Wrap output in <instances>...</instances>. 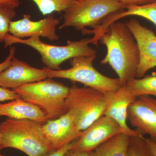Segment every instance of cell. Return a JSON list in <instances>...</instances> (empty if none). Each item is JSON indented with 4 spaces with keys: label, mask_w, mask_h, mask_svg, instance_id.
<instances>
[{
    "label": "cell",
    "mask_w": 156,
    "mask_h": 156,
    "mask_svg": "<svg viewBox=\"0 0 156 156\" xmlns=\"http://www.w3.org/2000/svg\"><path fill=\"white\" fill-rule=\"evenodd\" d=\"M98 41L107 48L106 56L101 63L111 66L123 86L136 78L140 62L139 48L126 23H112Z\"/></svg>",
    "instance_id": "cell-1"
},
{
    "label": "cell",
    "mask_w": 156,
    "mask_h": 156,
    "mask_svg": "<svg viewBox=\"0 0 156 156\" xmlns=\"http://www.w3.org/2000/svg\"><path fill=\"white\" fill-rule=\"evenodd\" d=\"M1 149L12 148L28 156H44L54 151L45 137L41 123L7 118L0 124Z\"/></svg>",
    "instance_id": "cell-2"
},
{
    "label": "cell",
    "mask_w": 156,
    "mask_h": 156,
    "mask_svg": "<svg viewBox=\"0 0 156 156\" xmlns=\"http://www.w3.org/2000/svg\"><path fill=\"white\" fill-rule=\"evenodd\" d=\"M126 10V5L115 0H76L64 11L60 29L74 27L82 32L89 27L99 28L109 17Z\"/></svg>",
    "instance_id": "cell-3"
},
{
    "label": "cell",
    "mask_w": 156,
    "mask_h": 156,
    "mask_svg": "<svg viewBox=\"0 0 156 156\" xmlns=\"http://www.w3.org/2000/svg\"><path fill=\"white\" fill-rule=\"evenodd\" d=\"M20 98L42 110L48 120L54 119L67 112L66 99L69 87L47 78L13 89Z\"/></svg>",
    "instance_id": "cell-4"
},
{
    "label": "cell",
    "mask_w": 156,
    "mask_h": 156,
    "mask_svg": "<svg viewBox=\"0 0 156 156\" xmlns=\"http://www.w3.org/2000/svg\"><path fill=\"white\" fill-rule=\"evenodd\" d=\"M90 39L68 41L65 46H56L44 43L39 37L22 39L9 34L5 39V48L15 44L30 46L40 53L42 62L48 68L59 70L60 65L68 59L80 56H96L97 51L89 46Z\"/></svg>",
    "instance_id": "cell-5"
},
{
    "label": "cell",
    "mask_w": 156,
    "mask_h": 156,
    "mask_svg": "<svg viewBox=\"0 0 156 156\" xmlns=\"http://www.w3.org/2000/svg\"><path fill=\"white\" fill-rule=\"evenodd\" d=\"M67 112L72 116L78 129L83 131L104 115L105 94L93 88L70 87L66 99Z\"/></svg>",
    "instance_id": "cell-6"
},
{
    "label": "cell",
    "mask_w": 156,
    "mask_h": 156,
    "mask_svg": "<svg viewBox=\"0 0 156 156\" xmlns=\"http://www.w3.org/2000/svg\"><path fill=\"white\" fill-rule=\"evenodd\" d=\"M96 56H80L71 59V67L66 69H48V78H62L79 82L85 87L104 93L115 91L122 86L118 78L108 77L95 69L92 62Z\"/></svg>",
    "instance_id": "cell-7"
},
{
    "label": "cell",
    "mask_w": 156,
    "mask_h": 156,
    "mask_svg": "<svg viewBox=\"0 0 156 156\" xmlns=\"http://www.w3.org/2000/svg\"><path fill=\"white\" fill-rule=\"evenodd\" d=\"M121 133L122 131L119 125L103 115L83 131L81 136L73 141L71 150L94 151L101 144Z\"/></svg>",
    "instance_id": "cell-8"
},
{
    "label": "cell",
    "mask_w": 156,
    "mask_h": 156,
    "mask_svg": "<svg viewBox=\"0 0 156 156\" xmlns=\"http://www.w3.org/2000/svg\"><path fill=\"white\" fill-rule=\"evenodd\" d=\"M128 119L134 130L156 141V98L149 95L137 97L128 108Z\"/></svg>",
    "instance_id": "cell-9"
},
{
    "label": "cell",
    "mask_w": 156,
    "mask_h": 156,
    "mask_svg": "<svg viewBox=\"0 0 156 156\" xmlns=\"http://www.w3.org/2000/svg\"><path fill=\"white\" fill-rule=\"evenodd\" d=\"M126 23L138 45L140 62L136 77L142 78L156 66V35L153 31L142 25L135 18H131Z\"/></svg>",
    "instance_id": "cell-10"
},
{
    "label": "cell",
    "mask_w": 156,
    "mask_h": 156,
    "mask_svg": "<svg viewBox=\"0 0 156 156\" xmlns=\"http://www.w3.org/2000/svg\"><path fill=\"white\" fill-rule=\"evenodd\" d=\"M31 18L30 15L25 14L22 19L11 21L9 33L13 36L22 39L42 37L54 41L59 39L56 27L60 23V20L51 15L37 21H34Z\"/></svg>",
    "instance_id": "cell-11"
},
{
    "label": "cell",
    "mask_w": 156,
    "mask_h": 156,
    "mask_svg": "<svg viewBox=\"0 0 156 156\" xmlns=\"http://www.w3.org/2000/svg\"><path fill=\"white\" fill-rule=\"evenodd\" d=\"M105 94L106 105L104 115L118 123L122 133L130 136L140 134L136 130L131 129L127 123L128 108L137 97L132 94L126 85L122 86L116 91Z\"/></svg>",
    "instance_id": "cell-12"
},
{
    "label": "cell",
    "mask_w": 156,
    "mask_h": 156,
    "mask_svg": "<svg viewBox=\"0 0 156 156\" xmlns=\"http://www.w3.org/2000/svg\"><path fill=\"white\" fill-rule=\"evenodd\" d=\"M47 78L48 68H36L14 56L10 66L0 74V86L14 89Z\"/></svg>",
    "instance_id": "cell-13"
},
{
    "label": "cell",
    "mask_w": 156,
    "mask_h": 156,
    "mask_svg": "<svg viewBox=\"0 0 156 156\" xmlns=\"http://www.w3.org/2000/svg\"><path fill=\"white\" fill-rule=\"evenodd\" d=\"M42 130L54 150L78 139L83 132L78 129L69 112L57 119L48 120L42 125Z\"/></svg>",
    "instance_id": "cell-14"
},
{
    "label": "cell",
    "mask_w": 156,
    "mask_h": 156,
    "mask_svg": "<svg viewBox=\"0 0 156 156\" xmlns=\"http://www.w3.org/2000/svg\"><path fill=\"white\" fill-rule=\"evenodd\" d=\"M0 116L15 119H28L38 122H45L48 119L38 107L28 101L17 98L6 103H0Z\"/></svg>",
    "instance_id": "cell-15"
},
{
    "label": "cell",
    "mask_w": 156,
    "mask_h": 156,
    "mask_svg": "<svg viewBox=\"0 0 156 156\" xmlns=\"http://www.w3.org/2000/svg\"><path fill=\"white\" fill-rule=\"evenodd\" d=\"M130 139L129 135L119 133L98 147L95 156H128Z\"/></svg>",
    "instance_id": "cell-16"
},
{
    "label": "cell",
    "mask_w": 156,
    "mask_h": 156,
    "mask_svg": "<svg viewBox=\"0 0 156 156\" xmlns=\"http://www.w3.org/2000/svg\"><path fill=\"white\" fill-rule=\"evenodd\" d=\"M131 15L144 17L152 22L156 27V2L143 5L126 6L124 12L109 17L101 27L100 30L103 31L112 23Z\"/></svg>",
    "instance_id": "cell-17"
},
{
    "label": "cell",
    "mask_w": 156,
    "mask_h": 156,
    "mask_svg": "<svg viewBox=\"0 0 156 156\" xmlns=\"http://www.w3.org/2000/svg\"><path fill=\"white\" fill-rule=\"evenodd\" d=\"M126 86L135 97L149 95L156 98V75L146 76L138 79L134 78L128 82Z\"/></svg>",
    "instance_id": "cell-18"
},
{
    "label": "cell",
    "mask_w": 156,
    "mask_h": 156,
    "mask_svg": "<svg viewBox=\"0 0 156 156\" xmlns=\"http://www.w3.org/2000/svg\"><path fill=\"white\" fill-rule=\"evenodd\" d=\"M37 6L42 15H51L61 12L69 8L76 0H32Z\"/></svg>",
    "instance_id": "cell-19"
},
{
    "label": "cell",
    "mask_w": 156,
    "mask_h": 156,
    "mask_svg": "<svg viewBox=\"0 0 156 156\" xmlns=\"http://www.w3.org/2000/svg\"><path fill=\"white\" fill-rule=\"evenodd\" d=\"M128 156H153L144 136H130Z\"/></svg>",
    "instance_id": "cell-20"
},
{
    "label": "cell",
    "mask_w": 156,
    "mask_h": 156,
    "mask_svg": "<svg viewBox=\"0 0 156 156\" xmlns=\"http://www.w3.org/2000/svg\"><path fill=\"white\" fill-rule=\"evenodd\" d=\"M16 15L15 9L0 6V43L9 34L10 23Z\"/></svg>",
    "instance_id": "cell-21"
},
{
    "label": "cell",
    "mask_w": 156,
    "mask_h": 156,
    "mask_svg": "<svg viewBox=\"0 0 156 156\" xmlns=\"http://www.w3.org/2000/svg\"><path fill=\"white\" fill-rule=\"evenodd\" d=\"M19 98H20V95L14 90H11L0 86V102Z\"/></svg>",
    "instance_id": "cell-22"
},
{
    "label": "cell",
    "mask_w": 156,
    "mask_h": 156,
    "mask_svg": "<svg viewBox=\"0 0 156 156\" xmlns=\"http://www.w3.org/2000/svg\"><path fill=\"white\" fill-rule=\"evenodd\" d=\"M73 141L67 144L58 149L50 152L44 156H65L67 152L71 149L73 147L74 144Z\"/></svg>",
    "instance_id": "cell-23"
},
{
    "label": "cell",
    "mask_w": 156,
    "mask_h": 156,
    "mask_svg": "<svg viewBox=\"0 0 156 156\" xmlns=\"http://www.w3.org/2000/svg\"><path fill=\"white\" fill-rule=\"evenodd\" d=\"M16 51V48L12 47L10 49L9 56L6 58L5 61L0 63V74L7 69L11 65L12 59L14 57Z\"/></svg>",
    "instance_id": "cell-24"
},
{
    "label": "cell",
    "mask_w": 156,
    "mask_h": 156,
    "mask_svg": "<svg viewBox=\"0 0 156 156\" xmlns=\"http://www.w3.org/2000/svg\"><path fill=\"white\" fill-rule=\"evenodd\" d=\"M125 5H143L155 2L156 0H115Z\"/></svg>",
    "instance_id": "cell-25"
},
{
    "label": "cell",
    "mask_w": 156,
    "mask_h": 156,
    "mask_svg": "<svg viewBox=\"0 0 156 156\" xmlns=\"http://www.w3.org/2000/svg\"><path fill=\"white\" fill-rule=\"evenodd\" d=\"M65 156H95V152L70 150Z\"/></svg>",
    "instance_id": "cell-26"
},
{
    "label": "cell",
    "mask_w": 156,
    "mask_h": 156,
    "mask_svg": "<svg viewBox=\"0 0 156 156\" xmlns=\"http://www.w3.org/2000/svg\"><path fill=\"white\" fill-rule=\"evenodd\" d=\"M20 5V0H0V6L15 9Z\"/></svg>",
    "instance_id": "cell-27"
},
{
    "label": "cell",
    "mask_w": 156,
    "mask_h": 156,
    "mask_svg": "<svg viewBox=\"0 0 156 156\" xmlns=\"http://www.w3.org/2000/svg\"><path fill=\"white\" fill-rule=\"evenodd\" d=\"M153 156H156V141L150 137L146 138Z\"/></svg>",
    "instance_id": "cell-28"
},
{
    "label": "cell",
    "mask_w": 156,
    "mask_h": 156,
    "mask_svg": "<svg viewBox=\"0 0 156 156\" xmlns=\"http://www.w3.org/2000/svg\"><path fill=\"white\" fill-rule=\"evenodd\" d=\"M1 150H2V149H1V144H0V152H1Z\"/></svg>",
    "instance_id": "cell-29"
},
{
    "label": "cell",
    "mask_w": 156,
    "mask_h": 156,
    "mask_svg": "<svg viewBox=\"0 0 156 156\" xmlns=\"http://www.w3.org/2000/svg\"><path fill=\"white\" fill-rule=\"evenodd\" d=\"M0 156H5L3 155H2V154H0Z\"/></svg>",
    "instance_id": "cell-30"
}]
</instances>
